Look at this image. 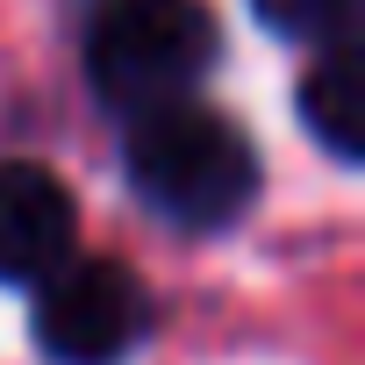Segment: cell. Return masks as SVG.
<instances>
[{
  "instance_id": "obj_1",
  "label": "cell",
  "mask_w": 365,
  "mask_h": 365,
  "mask_svg": "<svg viewBox=\"0 0 365 365\" xmlns=\"http://www.w3.org/2000/svg\"><path fill=\"white\" fill-rule=\"evenodd\" d=\"M122 172H129L136 201L172 230H230L258 201V179H265L258 143L201 93L129 115Z\"/></svg>"
},
{
  "instance_id": "obj_2",
  "label": "cell",
  "mask_w": 365,
  "mask_h": 365,
  "mask_svg": "<svg viewBox=\"0 0 365 365\" xmlns=\"http://www.w3.org/2000/svg\"><path fill=\"white\" fill-rule=\"evenodd\" d=\"M215 51L222 43H215L208 0H93L86 29H79L86 79H93L101 108H115V115L187 101L208 79Z\"/></svg>"
},
{
  "instance_id": "obj_3",
  "label": "cell",
  "mask_w": 365,
  "mask_h": 365,
  "mask_svg": "<svg viewBox=\"0 0 365 365\" xmlns=\"http://www.w3.org/2000/svg\"><path fill=\"white\" fill-rule=\"evenodd\" d=\"M36 351L51 365H122L150 336V287L122 258H65L36 287Z\"/></svg>"
},
{
  "instance_id": "obj_4",
  "label": "cell",
  "mask_w": 365,
  "mask_h": 365,
  "mask_svg": "<svg viewBox=\"0 0 365 365\" xmlns=\"http://www.w3.org/2000/svg\"><path fill=\"white\" fill-rule=\"evenodd\" d=\"M79 251V208L65 179L29 158H0V287H36Z\"/></svg>"
},
{
  "instance_id": "obj_5",
  "label": "cell",
  "mask_w": 365,
  "mask_h": 365,
  "mask_svg": "<svg viewBox=\"0 0 365 365\" xmlns=\"http://www.w3.org/2000/svg\"><path fill=\"white\" fill-rule=\"evenodd\" d=\"M301 129L336 158L358 165L365 158V72H358V36L322 43V58L301 79Z\"/></svg>"
},
{
  "instance_id": "obj_6",
  "label": "cell",
  "mask_w": 365,
  "mask_h": 365,
  "mask_svg": "<svg viewBox=\"0 0 365 365\" xmlns=\"http://www.w3.org/2000/svg\"><path fill=\"white\" fill-rule=\"evenodd\" d=\"M358 8H365V0H251V15H258L272 36H294V43L358 36Z\"/></svg>"
}]
</instances>
